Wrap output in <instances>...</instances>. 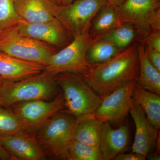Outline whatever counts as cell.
Returning <instances> with one entry per match:
<instances>
[{
    "instance_id": "7",
    "label": "cell",
    "mask_w": 160,
    "mask_h": 160,
    "mask_svg": "<svg viewBox=\"0 0 160 160\" xmlns=\"http://www.w3.org/2000/svg\"><path fill=\"white\" fill-rule=\"evenodd\" d=\"M59 91L51 100H32L12 106L23 131L35 136L49 120L62 110L65 100L62 92Z\"/></svg>"
},
{
    "instance_id": "32",
    "label": "cell",
    "mask_w": 160,
    "mask_h": 160,
    "mask_svg": "<svg viewBox=\"0 0 160 160\" xmlns=\"http://www.w3.org/2000/svg\"><path fill=\"white\" fill-rule=\"evenodd\" d=\"M76 1L77 0H59L57 4L62 5V6H65V5H68V4L73 2Z\"/></svg>"
},
{
    "instance_id": "28",
    "label": "cell",
    "mask_w": 160,
    "mask_h": 160,
    "mask_svg": "<svg viewBox=\"0 0 160 160\" xmlns=\"http://www.w3.org/2000/svg\"><path fill=\"white\" fill-rule=\"evenodd\" d=\"M146 158L142 155L132 152L131 153H121L115 158V160H145Z\"/></svg>"
},
{
    "instance_id": "3",
    "label": "cell",
    "mask_w": 160,
    "mask_h": 160,
    "mask_svg": "<svg viewBox=\"0 0 160 160\" xmlns=\"http://www.w3.org/2000/svg\"><path fill=\"white\" fill-rule=\"evenodd\" d=\"M78 122L72 115L62 110L38 131L35 137L46 156L57 159H67Z\"/></svg>"
},
{
    "instance_id": "14",
    "label": "cell",
    "mask_w": 160,
    "mask_h": 160,
    "mask_svg": "<svg viewBox=\"0 0 160 160\" xmlns=\"http://www.w3.org/2000/svg\"><path fill=\"white\" fill-rule=\"evenodd\" d=\"M129 139V129L126 125L112 128L110 123L103 122L101 130L99 149L104 160H114L126 149Z\"/></svg>"
},
{
    "instance_id": "15",
    "label": "cell",
    "mask_w": 160,
    "mask_h": 160,
    "mask_svg": "<svg viewBox=\"0 0 160 160\" xmlns=\"http://www.w3.org/2000/svg\"><path fill=\"white\" fill-rule=\"evenodd\" d=\"M45 67L42 64L18 59L0 51V76L5 79L18 81L42 72Z\"/></svg>"
},
{
    "instance_id": "24",
    "label": "cell",
    "mask_w": 160,
    "mask_h": 160,
    "mask_svg": "<svg viewBox=\"0 0 160 160\" xmlns=\"http://www.w3.org/2000/svg\"><path fill=\"white\" fill-rule=\"evenodd\" d=\"M0 106V136L11 135L23 131L17 116L13 110Z\"/></svg>"
},
{
    "instance_id": "34",
    "label": "cell",
    "mask_w": 160,
    "mask_h": 160,
    "mask_svg": "<svg viewBox=\"0 0 160 160\" xmlns=\"http://www.w3.org/2000/svg\"></svg>"
},
{
    "instance_id": "6",
    "label": "cell",
    "mask_w": 160,
    "mask_h": 160,
    "mask_svg": "<svg viewBox=\"0 0 160 160\" xmlns=\"http://www.w3.org/2000/svg\"><path fill=\"white\" fill-rule=\"evenodd\" d=\"M106 0H77L62 6L53 2L52 14L74 38L89 30L93 19Z\"/></svg>"
},
{
    "instance_id": "27",
    "label": "cell",
    "mask_w": 160,
    "mask_h": 160,
    "mask_svg": "<svg viewBox=\"0 0 160 160\" xmlns=\"http://www.w3.org/2000/svg\"><path fill=\"white\" fill-rule=\"evenodd\" d=\"M146 55L149 62L155 68L160 72V52L157 51L149 46L143 44Z\"/></svg>"
},
{
    "instance_id": "8",
    "label": "cell",
    "mask_w": 160,
    "mask_h": 160,
    "mask_svg": "<svg viewBox=\"0 0 160 160\" xmlns=\"http://www.w3.org/2000/svg\"><path fill=\"white\" fill-rule=\"evenodd\" d=\"M88 31L75 37L68 45L52 55L45 70L55 76L65 72L84 74L90 65L86 58L89 44Z\"/></svg>"
},
{
    "instance_id": "17",
    "label": "cell",
    "mask_w": 160,
    "mask_h": 160,
    "mask_svg": "<svg viewBox=\"0 0 160 160\" xmlns=\"http://www.w3.org/2000/svg\"><path fill=\"white\" fill-rule=\"evenodd\" d=\"M16 10L23 20L30 23L44 22L55 18L50 0H13Z\"/></svg>"
},
{
    "instance_id": "23",
    "label": "cell",
    "mask_w": 160,
    "mask_h": 160,
    "mask_svg": "<svg viewBox=\"0 0 160 160\" xmlns=\"http://www.w3.org/2000/svg\"><path fill=\"white\" fill-rule=\"evenodd\" d=\"M66 160H104V158L99 148L72 140Z\"/></svg>"
},
{
    "instance_id": "20",
    "label": "cell",
    "mask_w": 160,
    "mask_h": 160,
    "mask_svg": "<svg viewBox=\"0 0 160 160\" xmlns=\"http://www.w3.org/2000/svg\"><path fill=\"white\" fill-rule=\"evenodd\" d=\"M103 122L94 116L78 120L72 140L99 148Z\"/></svg>"
},
{
    "instance_id": "31",
    "label": "cell",
    "mask_w": 160,
    "mask_h": 160,
    "mask_svg": "<svg viewBox=\"0 0 160 160\" xmlns=\"http://www.w3.org/2000/svg\"><path fill=\"white\" fill-rule=\"evenodd\" d=\"M107 3L115 7H119L125 0H106Z\"/></svg>"
},
{
    "instance_id": "10",
    "label": "cell",
    "mask_w": 160,
    "mask_h": 160,
    "mask_svg": "<svg viewBox=\"0 0 160 160\" xmlns=\"http://www.w3.org/2000/svg\"><path fill=\"white\" fill-rule=\"evenodd\" d=\"M137 80L132 81L110 94L102 101L93 116L103 122L118 124L129 114L133 102L132 91Z\"/></svg>"
},
{
    "instance_id": "1",
    "label": "cell",
    "mask_w": 160,
    "mask_h": 160,
    "mask_svg": "<svg viewBox=\"0 0 160 160\" xmlns=\"http://www.w3.org/2000/svg\"><path fill=\"white\" fill-rule=\"evenodd\" d=\"M139 70L136 42L107 62L90 64L82 76L95 91L104 97L129 82L137 80Z\"/></svg>"
},
{
    "instance_id": "18",
    "label": "cell",
    "mask_w": 160,
    "mask_h": 160,
    "mask_svg": "<svg viewBox=\"0 0 160 160\" xmlns=\"http://www.w3.org/2000/svg\"><path fill=\"white\" fill-rule=\"evenodd\" d=\"M139 75L137 83L143 89L160 94V72L149 62L142 43L138 42Z\"/></svg>"
},
{
    "instance_id": "16",
    "label": "cell",
    "mask_w": 160,
    "mask_h": 160,
    "mask_svg": "<svg viewBox=\"0 0 160 160\" xmlns=\"http://www.w3.org/2000/svg\"><path fill=\"white\" fill-rule=\"evenodd\" d=\"M122 24L118 7L106 3L93 19L88 32L89 43L105 38Z\"/></svg>"
},
{
    "instance_id": "33",
    "label": "cell",
    "mask_w": 160,
    "mask_h": 160,
    "mask_svg": "<svg viewBox=\"0 0 160 160\" xmlns=\"http://www.w3.org/2000/svg\"><path fill=\"white\" fill-rule=\"evenodd\" d=\"M50 1H52V2H53L56 3V4H57L58 2H59V0H50Z\"/></svg>"
},
{
    "instance_id": "2",
    "label": "cell",
    "mask_w": 160,
    "mask_h": 160,
    "mask_svg": "<svg viewBox=\"0 0 160 160\" xmlns=\"http://www.w3.org/2000/svg\"><path fill=\"white\" fill-rule=\"evenodd\" d=\"M66 111L78 120L93 116L103 100L82 75L65 72L56 76Z\"/></svg>"
},
{
    "instance_id": "30",
    "label": "cell",
    "mask_w": 160,
    "mask_h": 160,
    "mask_svg": "<svg viewBox=\"0 0 160 160\" xmlns=\"http://www.w3.org/2000/svg\"><path fill=\"white\" fill-rule=\"evenodd\" d=\"M0 159L2 160H17L16 158L9 153L1 144H0Z\"/></svg>"
},
{
    "instance_id": "5",
    "label": "cell",
    "mask_w": 160,
    "mask_h": 160,
    "mask_svg": "<svg viewBox=\"0 0 160 160\" xmlns=\"http://www.w3.org/2000/svg\"><path fill=\"white\" fill-rule=\"evenodd\" d=\"M0 51L45 67L52 55L57 52L50 45L21 34L17 25L0 31Z\"/></svg>"
},
{
    "instance_id": "13",
    "label": "cell",
    "mask_w": 160,
    "mask_h": 160,
    "mask_svg": "<svg viewBox=\"0 0 160 160\" xmlns=\"http://www.w3.org/2000/svg\"><path fill=\"white\" fill-rule=\"evenodd\" d=\"M0 144L17 160H45L46 158L35 137L23 131L11 135L0 136Z\"/></svg>"
},
{
    "instance_id": "19",
    "label": "cell",
    "mask_w": 160,
    "mask_h": 160,
    "mask_svg": "<svg viewBox=\"0 0 160 160\" xmlns=\"http://www.w3.org/2000/svg\"><path fill=\"white\" fill-rule=\"evenodd\" d=\"M132 98L142 108L150 124L158 130L160 127V96L143 89L135 83Z\"/></svg>"
},
{
    "instance_id": "21",
    "label": "cell",
    "mask_w": 160,
    "mask_h": 160,
    "mask_svg": "<svg viewBox=\"0 0 160 160\" xmlns=\"http://www.w3.org/2000/svg\"><path fill=\"white\" fill-rule=\"evenodd\" d=\"M144 38L142 32L134 26L122 24L103 38L110 41L122 51L133 43L142 42Z\"/></svg>"
},
{
    "instance_id": "25",
    "label": "cell",
    "mask_w": 160,
    "mask_h": 160,
    "mask_svg": "<svg viewBox=\"0 0 160 160\" xmlns=\"http://www.w3.org/2000/svg\"><path fill=\"white\" fill-rule=\"evenodd\" d=\"M23 21L16 10L13 0H0V31Z\"/></svg>"
},
{
    "instance_id": "4",
    "label": "cell",
    "mask_w": 160,
    "mask_h": 160,
    "mask_svg": "<svg viewBox=\"0 0 160 160\" xmlns=\"http://www.w3.org/2000/svg\"><path fill=\"white\" fill-rule=\"evenodd\" d=\"M56 76L44 71L34 75L12 81L6 89L2 107H11L18 103L32 100H50L59 92Z\"/></svg>"
},
{
    "instance_id": "22",
    "label": "cell",
    "mask_w": 160,
    "mask_h": 160,
    "mask_svg": "<svg viewBox=\"0 0 160 160\" xmlns=\"http://www.w3.org/2000/svg\"><path fill=\"white\" fill-rule=\"evenodd\" d=\"M121 51L110 41L106 39H101L89 43L86 49V60L89 64L105 62Z\"/></svg>"
},
{
    "instance_id": "11",
    "label": "cell",
    "mask_w": 160,
    "mask_h": 160,
    "mask_svg": "<svg viewBox=\"0 0 160 160\" xmlns=\"http://www.w3.org/2000/svg\"><path fill=\"white\" fill-rule=\"evenodd\" d=\"M17 27L21 34L58 48H64L73 39L56 18L44 22L30 23L23 21Z\"/></svg>"
},
{
    "instance_id": "29",
    "label": "cell",
    "mask_w": 160,
    "mask_h": 160,
    "mask_svg": "<svg viewBox=\"0 0 160 160\" xmlns=\"http://www.w3.org/2000/svg\"><path fill=\"white\" fill-rule=\"evenodd\" d=\"M12 81L5 79L0 76V106H2L3 98L6 89Z\"/></svg>"
},
{
    "instance_id": "26",
    "label": "cell",
    "mask_w": 160,
    "mask_h": 160,
    "mask_svg": "<svg viewBox=\"0 0 160 160\" xmlns=\"http://www.w3.org/2000/svg\"><path fill=\"white\" fill-rule=\"evenodd\" d=\"M141 42L160 52V30H153L150 32Z\"/></svg>"
},
{
    "instance_id": "9",
    "label": "cell",
    "mask_w": 160,
    "mask_h": 160,
    "mask_svg": "<svg viewBox=\"0 0 160 160\" xmlns=\"http://www.w3.org/2000/svg\"><path fill=\"white\" fill-rule=\"evenodd\" d=\"M118 9L121 22L134 26L144 38L160 30V0H125Z\"/></svg>"
},
{
    "instance_id": "12",
    "label": "cell",
    "mask_w": 160,
    "mask_h": 160,
    "mask_svg": "<svg viewBox=\"0 0 160 160\" xmlns=\"http://www.w3.org/2000/svg\"><path fill=\"white\" fill-rule=\"evenodd\" d=\"M129 113L135 126L132 152L147 158L156 145L158 129L150 124L143 109L133 100Z\"/></svg>"
}]
</instances>
